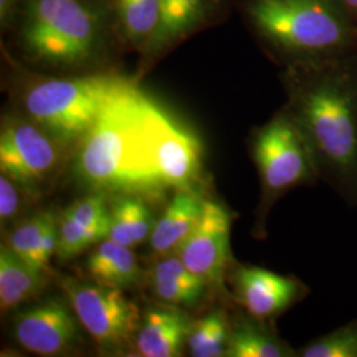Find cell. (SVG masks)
Listing matches in <instances>:
<instances>
[{
  "label": "cell",
  "instance_id": "obj_20",
  "mask_svg": "<svg viewBox=\"0 0 357 357\" xmlns=\"http://www.w3.org/2000/svg\"><path fill=\"white\" fill-rule=\"evenodd\" d=\"M231 323L224 311H212L192 323L187 344L192 356H225Z\"/></svg>",
  "mask_w": 357,
  "mask_h": 357
},
{
  "label": "cell",
  "instance_id": "obj_26",
  "mask_svg": "<svg viewBox=\"0 0 357 357\" xmlns=\"http://www.w3.org/2000/svg\"><path fill=\"white\" fill-rule=\"evenodd\" d=\"M64 213L82 227H91L109 220V205L103 192H94L69 205Z\"/></svg>",
  "mask_w": 357,
  "mask_h": 357
},
{
  "label": "cell",
  "instance_id": "obj_10",
  "mask_svg": "<svg viewBox=\"0 0 357 357\" xmlns=\"http://www.w3.org/2000/svg\"><path fill=\"white\" fill-rule=\"evenodd\" d=\"M229 278L236 302L250 317L268 323L310 293L308 286L293 275H282L253 265H236Z\"/></svg>",
  "mask_w": 357,
  "mask_h": 357
},
{
  "label": "cell",
  "instance_id": "obj_7",
  "mask_svg": "<svg viewBox=\"0 0 357 357\" xmlns=\"http://www.w3.org/2000/svg\"><path fill=\"white\" fill-rule=\"evenodd\" d=\"M63 287L82 328L103 348H121L139 330V310L122 289L72 281Z\"/></svg>",
  "mask_w": 357,
  "mask_h": 357
},
{
  "label": "cell",
  "instance_id": "obj_12",
  "mask_svg": "<svg viewBox=\"0 0 357 357\" xmlns=\"http://www.w3.org/2000/svg\"><path fill=\"white\" fill-rule=\"evenodd\" d=\"M156 165L165 188L176 191L192 190L200 172L199 142L163 110L158 125Z\"/></svg>",
  "mask_w": 357,
  "mask_h": 357
},
{
  "label": "cell",
  "instance_id": "obj_21",
  "mask_svg": "<svg viewBox=\"0 0 357 357\" xmlns=\"http://www.w3.org/2000/svg\"><path fill=\"white\" fill-rule=\"evenodd\" d=\"M109 228V220L91 227H82L72 217L63 213L59 220V243L56 255L61 259L73 258L93 243L107 238Z\"/></svg>",
  "mask_w": 357,
  "mask_h": 357
},
{
  "label": "cell",
  "instance_id": "obj_13",
  "mask_svg": "<svg viewBox=\"0 0 357 357\" xmlns=\"http://www.w3.org/2000/svg\"><path fill=\"white\" fill-rule=\"evenodd\" d=\"M191 327L190 318L178 310L149 308L137 333L138 352L146 357L180 356Z\"/></svg>",
  "mask_w": 357,
  "mask_h": 357
},
{
  "label": "cell",
  "instance_id": "obj_25",
  "mask_svg": "<svg viewBox=\"0 0 357 357\" xmlns=\"http://www.w3.org/2000/svg\"><path fill=\"white\" fill-rule=\"evenodd\" d=\"M122 23L131 38L156 32L160 20L159 0H116Z\"/></svg>",
  "mask_w": 357,
  "mask_h": 357
},
{
  "label": "cell",
  "instance_id": "obj_18",
  "mask_svg": "<svg viewBox=\"0 0 357 357\" xmlns=\"http://www.w3.org/2000/svg\"><path fill=\"white\" fill-rule=\"evenodd\" d=\"M153 291L165 303L193 306L205 293L206 282L192 273L178 255L160 261L153 270Z\"/></svg>",
  "mask_w": 357,
  "mask_h": 357
},
{
  "label": "cell",
  "instance_id": "obj_8",
  "mask_svg": "<svg viewBox=\"0 0 357 357\" xmlns=\"http://www.w3.org/2000/svg\"><path fill=\"white\" fill-rule=\"evenodd\" d=\"M233 216L218 202L204 200L203 213L191 234L178 250L185 266L209 286L225 290L230 268V229Z\"/></svg>",
  "mask_w": 357,
  "mask_h": 357
},
{
  "label": "cell",
  "instance_id": "obj_27",
  "mask_svg": "<svg viewBox=\"0 0 357 357\" xmlns=\"http://www.w3.org/2000/svg\"><path fill=\"white\" fill-rule=\"evenodd\" d=\"M57 243H59V220L56 218V216H53L44 230L41 243L38 245L35 266L40 271L47 273L48 266H50V261L53 255H56V252H57Z\"/></svg>",
  "mask_w": 357,
  "mask_h": 357
},
{
  "label": "cell",
  "instance_id": "obj_14",
  "mask_svg": "<svg viewBox=\"0 0 357 357\" xmlns=\"http://www.w3.org/2000/svg\"><path fill=\"white\" fill-rule=\"evenodd\" d=\"M204 200L192 190L178 191L167 205L163 215L155 222L150 246L156 255L178 253L203 213Z\"/></svg>",
  "mask_w": 357,
  "mask_h": 357
},
{
  "label": "cell",
  "instance_id": "obj_19",
  "mask_svg": "<svg viewBox=\"0 0 357 357\" xmlns=\"http://www.w3.org/2000/svg\"><path fill=\"white\" fill-rule=\"evenodd\" d=\"M107 238L128 248H135L151 236L153 215L138 195H118L109 206Z\"/></svg>",
  "mask_w": 357,
  "mask_h": 357
},
{
  "label": "cell",
  "instance_id": "obj_15",
  "mask_svg": "<svg viewBox=\"0 0 357 357\" xmlns=\"http://www.w3.org/2000/svg\"><path fill=\"white\" fill-rule=\"evenodd\" d=\"M268 324V321L255 319L249 314L237 318L231 323L225 356H296V351L280 339Z\"/></svg>",
  "mask_w": 357,
  "mask_h": 357
},
{
  "label": "cell",
  "instance_id": "obj_9",
  "mask_svg": "<svg viewBox=\"0 0 357 357\" xmlns=\"http://www.w3.org/2000/svg\"><path fill=\"white\" fill-rule=\"evenodd\" d=\"M59 142L38 128L15 123L0 135V171L24 190L36 188L60 163ZM61 144V143H60Z\"/></svg>",
  "mask_w": 357,
  "mask_h": 357
},
{
  "label": "cell",
  "instance_id": "obj_28",
  "mask_svg": "<svg viewBox=\"0 0 357 357\" xmlns=\"http://www.w3.org/2000/svg\"><path fill=\"white\" fill-rule=\"evenodd\" d=\"M16 183L6 176L0 175V220L1 224L10 221L16 216L19 206H20V197L16 188Z\"/></svg>",
  "mask_w": 357,
  "mask_h": 357
},
{
  "label": "cell",
  "instance_id": "obj_22",
  "mask_svg": "<svg viewBox=\"0 0 357 357\" xmlns=\"http://www.w3.org/2000/svg\"><path fill=\"white\" fill-rule=\"evenodd\" d=\"M301 357H357V318L311 340L296 351Z\"/></svg>",
  "mask_w": 357,
  "mask_h": 357
},
{
  "label": "cell",
  "instance_id": "obj_2",
  "mask_svg": "<svg viewBox=\"0 0 357 357\" xmlns=\"http://www.w3.org/2000/svg\"><path fill=\"white\" fill-rule=\"evenodd\" d=\"M295 122L319 171L345 203L357 208V70L317 69L294 93Z\"/></svg>",
  "mask_w": 357,
  "mask_h": 357
},
{
  "label": "cell",
  "instance_id": "obj_16",
  "mask_svg": "<svg viewBox=\"0 0 357 357\" xmlns=\"http://www.w3.org/2000/svg\"><path fill=\"white\" fill-rule=\"evenodd\" d=\"M45 273L38 271L13 253L7 245L0 249V308L7 312L40 294Z\"/></svg>",
  "mask_w": 357,
  "mask_h": 357
},
{
  "label": "cell",
  "instance_id": "obj_24",
  "mask_svg": "<svg viewBox=\"0 0 357 357\" xmlns=\"http://www.w3.org/2000/svg\"><path fill=\"white\" fill-rule=\"evenodd\" d=\"M53 216L54 215L52 212H40L35 216L26 218L19 227H16L11 231L8 241L6 243L15 255L20 257L24 262L33 268H36L35 262H36L38 245L41 243L44 230Z\"/></svg>",
  "mask_w": 357,
  "mask_h": 357
},
{
  "label": "cell",
  "instance_id": "obj_23",
  "mask_svg": "<svg viewBox=\"0 0 357 357\" xmlns=\"http://www.w3.org/2000/svg\"><path fill=\"white\" fill-rule=\"evenodd\" d=\"M160 20L156 29V40L167 41L176 38L195 23L203 0H159Z\"/></svg>",
  "mask_w": 357,
  "mask_h": 357
},
{
  "label": "cell",
  "instance_id": "obj_30",
  "mask_svg": "<svg viewBox=\"0 0 357 357\" xmlns=\"http://www.w3.org/2000/svg\"><path fill=\"white\" fill-rule=\"evenodd\" d=\"M8 1H10V0H0V8H1V13H6L7 6H8Z\"/></svg>",
  "mask_w": 357,
  "mask_h": 357
},
{
  "label": "cell",
  "instance_id": "obj_29",
  "mask_svg": "<svg viewBox=\"0 0 357 357\" xmlns=\"http://www.w3.org/2000/svg\"><path fill=\"white\" fill-rule=\"evenodd\" d=\"M343 1H344L345 6L348 8H351L352 11L357 13V0H343Z\"/></svg>",
  "mask_w": 357,
  "mask_h": 357
},
{
  "label": "cell",
  "instance_id": "obj_3",
  "mask_svg": "<svg viewBox=\"0 0 357 357\" xmlns=\"http://www.w3.org/2000/svg\"><path fill=\"white\" fill-rule=\"evenodd\" d=\"M257 26L287 51L326 57L348 40L344 16L332 0H255Z\"/></svg>",
  "mask_w": 357,
  "mask_h": 357
},
{
  "label": "cell",
  "instance_id": "obj_4",
  "mask_svg": "<svg viewBox=\"0 0 357 357\" xmlns=\"http://www.w3.org/2000/svg\"><path fill=\"white\" fill-rule=\"evenodd\" d=\"M119 81L106 76L45 81L28 91L26 110L51 137L68 146L86 134Z\"/></svg>",
  "mask_w": 357,
  "mask_h": 357
},
{
  "label": "cell",
  "instance_id": "obj_17",
  "mask_svg": "<svg viewBox=\"0 0 357 357\" xmlns=\"http://www.w3.org/2000/svg\"><path fill=\"white\" fill-rule=\"evenodd\" d=\"M88 271L96 283L115 289L132 286L141 277V268L131 248L110 238L100 243L91 253Z\"/></svg>",
  "mask_w": 357,
  "mask_h": 357
},
{
  "label": "cell",
  "instance_id": "obj_5",
  "mask_svg": "<svg viewBox=\"0 0 357 357\" xmlns=\"http://www.w3.org/2000/svg\"><path fill=\"white\" fill-rule=\"evenodd\" d=\"M250 151L262 188L261 217L283 193L320 180L310 144L291 114L278 115L258 128Z\"/></svg>",
  "mask_w": 357,
  "mask_h": 357
},
{
  "label": "cell",
  "instance_id": "obj_6",
  "mask_svg": "<svg viewBox=\"0 0 357 357\" xmlns=\"http://www.w3.org/2000/svg\"><path fill=\"white\" fill-rule=\"evenodd\" d=\"M24 38L26 47L38 59L79 63L93 50L96 20L77 0H33Z\"/></svg>",
  "mask_w": 357,
  "mask_h": 357
},
{
  "label": "cell",
  "instance_id": "obj_11",
  "mask_svg": "<svg viewBox=\"0 0 357 357\" xmlns=\"http://www.w3.org/2000/svg\"><path fill=\"white\" fill-rule=\"evenodd\" d=\"M72 310L64 302L51 299L22 311L13 324L17 343L40 356L69 352L78 342L81 324Z\"/></svg>",
  "mask_w": 357,
  "mask_h": 357
},
{
  "label": "cell",
  "instance_id": "obj_1",
  "mask_svg": "<svg viewBox=\"0 0 357 357\" xmlns=\"http://www.w3.org/2000/svg\"><path fill=\"white\" fill-rule=\"evenodd\" d=\"M162 109L122 79L79 139L76 171L96 192L156 196L165 190L156 165Z\"/></svg>",
  "mask_w": 357,
  "mask_h": 357
}]
</instances>
